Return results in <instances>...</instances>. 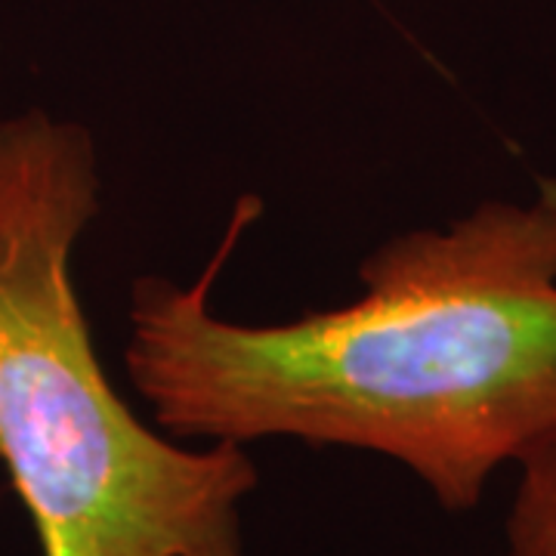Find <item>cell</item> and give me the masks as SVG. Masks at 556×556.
<instances>
[{
    "label": "cell",
    "instance_id": "3",
    "mask_svg": "<svg viewBox=\"0 0 556 556\" xmlns=\"http://www.w3.org/2000/svg\"><path fill=\"white\" fill-rule=\"evenodd\" d=\"M507 556H556V439L519 464Z\"/></svg>",
    "mask_w": 556,
    "mask_h": 556
},
{
    "label": "cell",
    "instance_id": "1",
    "mask_svg": "<svg viewBox=\"0 0 556 556\" xmlns=\"http://www.w3.org/2000/svg\"><path fill=\"white\" fill-rule=\"evenodd\" d=\"M195 285L139 276L124 368L167 437L300 439L402 464L442 510H473L556 439V182L383 241L365 294L285 325L219 318Z\"/></svg>",
    "mask_w": 556,
    "mask_h": 556
},
{
    "label": "cell",
    "instance_id": "2",
    "mask_svg": "<svg viewBox=\"0 0 556 556\" xmlns=\"http://www.w3.org/2000/svg\"><path fill=\"white\" fill-rule=\"evenodd\" d=\"M97 214L84 124L38 105L0 121V464L40 556H248L244 445H179L102 371L72 281Z\"/></svg>",
    "mask_w": 556,
    "mask_h": 556
}]
</instances>
